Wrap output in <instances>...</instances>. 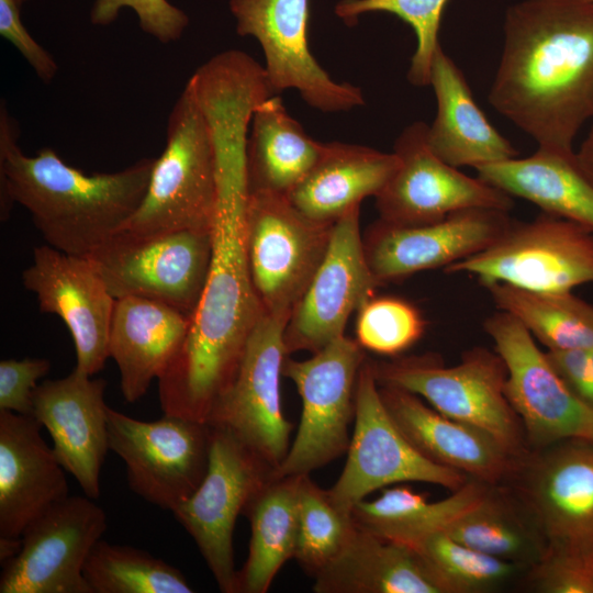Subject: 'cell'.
Wrapping results in <instances>:
<instances>
[{"mask_svg":"<svg viewBox=\"0 0 593 593\" xmlns=\"http://www.w3.org/2000/svg\"><path fill=\"white\" fill-rule=\"evenodd\" d=\"M217 201L206 282L177 355L158 379L164 414L206 423L232 382L246 342L264 314L246 247L249 197L246 144L215 145Z\"/></svg>","mask_w":593,"mask_h":593,"instance_id":"cell-1","label":"cell"},{"mask_svg":"<svg viewBox=\"0 0 593 593\" xmlns=\"http://www.w3.org/2000/svg\"><path fill=\"white\" fill-rule=\"evenodd\" d=\"M489 102L538 147L573 152L578 132L593 118V3L510 7Z\"/></svg>","mask_w":593,"mask_h":593,"instance_id":"cell-2","label":"cell"},{"mask_svg":"<svg viewBox=\"0 0 593 593\" xmlns=\"http://www.w3.org/2000/svg\"><path fill=\"white\" fill-rule=\"evenodd\" d=\"M19 130L1 102L0 216L25 208L46 244L69 255L89 257L122 231L136 212L155 158H142L115 172L86 174L52 148L25 155Z\"/></svg>","mask_w":593,"mask_h":593,"instance_id":"cell-3","label":"cell"},{"mask_svg":"<svg viewBox=\"0 0 593 593\" xmlns=\"http://www.w3.org/2000/svg\"><path fill=\"white\" fill-rule=\"evenodd\" d=\"M216 201L213 138L188 81L169 114L166 145L155 158L143 201L121 232L143 236L211 230Z\"/></svg>","mask_w":593,"mask_h":593,"instance_id":"cell-4","label":"cell"},{"mask_svg":"<svg viewBox=\"0 0 593 593\" xmlns=\"http://www.w3.org/2000/svg\"><path fill=\"white\" fill-rule=\"evenodd\" d=\"M371 367L379 385L418 395L443 415L486 432L519 458L528 452L521 419L505 395L506 367L495 350L471 348L447 367L430 356Z\"/></svg>","mask_w":593,"mask_h":593,"instance_id":"cell-5","label":"cell"},{"mask_svg":"<svg viewBox=\"0 0 593 593\" xmlns=\"http://www.w3.org/2000/svg\"><path fill=\"white\" fill-rule=\"evenodd\" d=\"M333 224L309 219L286 194L249 192L247 257L265 314L288 323L325 257Z\"/></svg>","mask_w":593,"mask_h":593,"instance_id":"cell-6","label":"cell"},{"mask_svg":"<svg viewBox=\"0 0 593 593\" xmlns=\"http://www.w3.org/2000/svg\"><path fill=\"white\" fill-rule=\"evenodd\" d=\"M211 230L120 232L87 258L114 299L154 300L191 320L209 273Z\"/></svg>","mask_w":593,"mask_h":593,"instance_id":"cell-7","label":"cell"},{"mask_svg":"<svg viewBox=\"0 0 593 593\" xmlns=\"http://www.w3.org/2000/svg\"><path fill=\"white\" fill-rule=\"evenodd\" d=\"M361 348L344 335L306 360H284L282 376L295 384L302 413L296 436L273 477L310 474L348 450L357 379L365 362Z\"/></svg>","mask_w":593,"mask_h":593,"instance_id":"cell-8","label":"cell"},{"mask_svg":"<svg viewBox=\"0 0 593 593\" xmlns=\"http://www.w3.org/2000/svg\"><path fill=\"white\" fill-rule=\"evenodd\" d=\"M444 270L474 275L482 286L570 292L593 282V231L542 212L529 222L514 220L492 245Z\"/></svg>","mask_w":593,"mask_h":593,"instance_id":"cell-9","label":"cell"},{"mask_svg":"<svg viewBox=\"0 0 593 593\" xmlns=\"http://www.w3.org/2000/svg\"><path fill=\"white\" fill-rule=\"evenodd\" d=\"M210 427L206 473L198 489L171 513L195 541L220 591L235 593V523L273 477L275 469L231 432Z\"/></svg>","mask_w":593,"mask_h":593,"instance_id":"cell-10","label":"cell"},{"mask_svg":"<svg viewBox=\"0 0 593 593\" xmlns=\"http://www.w3.org/2000/svg\"><path fill=\"white\" fill-rule=\"evenodd\" d=\"M348 457L336 483L328 490L344 512L373 491L396 483L425 482L450 492L469 479L460 471L423 456L390 416L380 394L371 362L362 363L355 393V425Z\"/></svg>","mask_w":593,"mask_h":593,"instance_id":"cell-11","label":"cell"},{"mask_svg":"<svg viewBox=\"0 0 593 593\" xmlns=\"http://www.w3.org/2000/svg\"><path fill=\"white\" fill-rule=\"evenodd\" d=\"M109 448L125 463L130 489L172 511L202 482L209 465L211 427L166 415L141 421L108 406Z\"/></svg>","mask_w":593,"mask_h":593,"instance_id":"cell-12","label":"cell"},{"mask_svg":"<svg viewBox=\"0 0 593 593\" xmlns=\"http://www.w3.org/2000/svg\"><path fill=\"white\" fill-rule=\"evenodd\" d=\"M506 367L505 395L534 449L583 438L593 440V407L567 385L529 331L497 311L483 322Z\"/></svg>","mask_w":593,"mask_h":593,"instance_id":"cell-13","label":"cell"},{"mask_svg":"<svg viewBox=\"0 0 593 593\" xmlns=\"http://www.w3.org/2000/svg\"><path fill=\"white\" fill-rule=\"evenodd\" d=\"M287 321L262 314L236 373L215 403L209 425L224 428L276 469L290 448L291 424L281 407Z\"/></svg>","mask_w":593,"mask_h":593,"instance_id":"cell-14","label":"cell"},{"mask_svg":"<svg viewBox=\"0 0 593 593\" xmlns=\"http://www.w3.org/2000/svg\"><path fill=\"white\" fill-rule=\"evenodd\" d=\"M242 36L261 46L275 93L295 89L311 108L345 112L365 104L359 87L338 82L317 63L307 43L309 0H231Z\"/></svg>","mask_w":593,"mask_h":593,"instance_id":"cell-15","label":"cell"},{"mask_svg":"<svg viewBox=\"0 0 593 593\" xmlns=\"http://www.w3.org/2000/svg\"><path fill=\"white\" fill-rule=\"evenodd\" d=\"M93 499L68 495L23 532L19 552L2 563L0 593H91L85 562L107 529Z\"/></svg>","mask_w":593,"mask_h":593,"instance_id":"cell-16","label":"cell"},{"mask_svg":"<svg viewBox=\"0 0 593 593\" xmlns=\"http://www.w3.org/2000/svg\"><path fill=\"white\" fill-rule=\"evenodd\" d=\"M427 126L414 122L394 143L399 167L376 197L381 221L419 225L467 209L512 210L513 197L437 157L427 144Z\"/></svg>","mask_w":593,"mask_h":593,"instance_id":"cell-17","label":"cell"},{"mask_svg":"<svg viewBox=\"0 0 593 593\" xmlns=\"http://www.w3.org/2000/svg\"><path fill=\"white\" fill-rule=\"evenodd\" d=\"M512 478L547 546L593 550V440L564 439L527 452Z\"/></svg>","mask_w":593,"mask_h":593,"instance_id":"cell-18","label":"cell"},{"mask_svg":"<svg viewBox=\"0 0 593 593\" xmlns=\"http://www.w3.org/2000/svg\"><path fill=\"white\" fill-rule=\"evenodd\" d=\"M379 286L366 258L356 205L334 222L325 257L288 320L287 354H314L344 336L349 316Z\"/></svg>","mask_w":593,"mask_h":593,"instance_id":"cell-19","label":"cell"},{"mask_svg":"<svg viewBox=\"0 0 593 593\" xmlns=\"http://www.w3.org/2000/svg\"><path fill=\"white\" fill-rule=\"evenodd\" d=\"M24 288L36 296L43 313L59 316L76 350L75 369L93 376L109 358V332L115 299L87 257L49 245L35 247L22 272Z\"/></svg>","mask_w":593,"mask_h":593,"instance_id":"cell-20","label":"cell"},{"mask_svg":"<svg viewBox=\"0 0 593 593\" xmlns=\"http://www.w3.org/2000/svg\"><path fill=\"white\" fill-rule=\"evenodd\" d=\"M513 221L507 211L484 208L461 210L419 225L380 220L363 242L365 254L381 286L473 256L492 245Z\"/></svg>","mask_w":593,"mask_h":593,"instance_id":"cell-21","label":"cell"},{"mask_svg":"<svg viewBox=\"0 0 593 593\" xmlns=\"http://www.w3.org/2000/svg\"><path fill=\"white\" fill-rule=\"evenodd\" d=\"M107 381L74 368L68 376L46 380L33 395V416L47 429L61 467L85 495H100V472L109 448Z\"/></svg>","mask_w":593,"mask_h":593,"instance_id":"cell-22","label":"cell"},{"mask_svg":"<svg viewBox=\"0 0 593 593\" xmlns=\"http://www.w3.org/2000/svg\"><path fill=\"white\" fill-rule=\"evenodd\" d=\"M34 416L0 411V541L25 528L69 494L65 469Z\"/></svg>","mask_w":593,"mask_h":593,"instance_id":"cell-23","label":"cell"},{"mask_svg":"<svg viewBox=\"0 0 593 593\" xmlns=\"http://www.w3.org/2000/svg\"><path fill=\"white\" fill-rule=\"evenodd\" d=\"M379 390L395 425L430 461L489 485L512 478L522 458L486 432L443 415L409 391L385 385Z\"/></svg>","mask_w":593,"mask_h":593,"instance_id":"cell-24","label":"cell"},{"mask_svg":"<svg viewBox=\"0 0 593 593\" xmlns=\"http://www.w3.org/2000/svg\"><path fill=\"white\" fill-rule=\"evenodd\" d=\"M189 324V317L164 303L137 296L115 299L108 349L127 402L144 396L152 381L165 372Z\"/></svg>","mask_w":593,"mask_h":593,"instance_id":"cell-25","label":"cell"},{"mask_svg":"<svg viewBox=\"0 0 593 593\" xmlns=\"http://www.w3.org/2000/svg\"><path fill=\"white\" fill-rule=\"evenodd\" d=\"M429 85L437 111L427 126L426 139L437 157L456 168L518 157L511 142L488 121L461 69L440 45L434 54Z\"/></svg>","mask_w":593,"mask_h":593,"instance_id":"cell-26","label":"cell"},{"mask_svg":"<svg viewBox=\"0 0 593 593\" xmlns=\"http://www.w3.org/2000/svg\"><path fill=\"white\" fill-rule=\"evenodd\" d=\"M399 164L394 152L343 142L324 143L316 164L287 197L309 219L334 223L365 198H376Z\"/></svg>","mask_w":593,"mask_h":593,"instance_id":"cell-27","label":"cell"},{"mask_svg":"<svg viewBox=\"0 0 593 593\" xmlns=\"http://www.w3.org/2000/svg\"><path fill=\"white\" fill-rule=\"evenodd\" d=\"M478 177L511 197L539 206L544 213L593 231V183L579 166L575 152L538 147L530 156L481 165Z\"/></svg>","mask_w":593,"mask_h":593,"instance_id":"cell-28","label":"cell"},{"mask_svg":"<svg viewBox=\"0 0 593 593\" xmlns=\"http://www.w3.org/2000/svg\"><path fill=\"white\" fill-rule=\"evenodd\" d=\"M314 579L316 593H445L414 549L358 527Z\"/></svg>","mask_w":593,"mask_h":593,"instance_id":"cell-29","label":"cell"},{"mask_svg":"<svg viewBox=\"0 0 593 593\" xmlns=\"http://www.w3.org/2000/svg\"><path fill=\"white\" fill-rule=\"evenodd\" d=\"M324 143L313 139L276 94L254 110L247 137L249 192L288 195L318 160Z\"/></svg>","mask_w":593,"mask_h":593,"instance_id":"cell-30","label":"cell"},{"mask_svg":"<svg viewBox=\"0 0 593 593\" xmlns=\"http://www.w3.org/2000/svg\"><path fill=\"white\" fill-rule=\"evenodd\" d=\"M299 477H272L245 507L251 534L235 593L267 592L284 562L294 557Z\"/></svg>","mask_w":593,"mask_h":593,"instance_id":"cell-31","label":"cell"},{"mask_svg":"<svg viewBox=\"0 0 593 593\" xmlns=\"http://www.w3.org/2000/svg\"><path fill=\"white\" fill-rule=\"evenodd\" d=\"M488 486L469 479L450 495L435 502L409 486H393L384 489L372 501L358 502L351 510V516L358 528L412 547L434 533L444 532L484 494Z\"/></svg>","mask_w":593,"mask_h":593,"instance_id":"cell-32","label":"cell"},{"mask_svg":"<svg viewBox=\"0 0 593 593\" xmlns=\"http://www.w3.org/2000/svg\"><path fill=\"white\" fill-rule=\"evenodd\" d=\"M485 555L532 568L547 544L537 524L516 497L489 485L484 494L444 530Z\"/></svg>","mask_w":593,"mask_h":593,"instance_id":"cell-33","label":"cell"},{"mask_svg":"<svg viewBox=\"0 0 593 593\" xmlns=\"http://www.w3.org/2000/svg\"><path fill=\"white\" fill-rule=\"evenodd\" d=\"M499 311L523 324L548 350L593 349V304L570 292L495 282L483 286Z\"/></svg>","mask_w":593,"mask_h":593,"instance_id":"cell-34","label":"cell"},{"mask_svg":"<svg viewBox=\"0 0 593 593\" xmlns=\"http://www.w3.org/2000/svg\"><path fill=\"white\" fill-rule=\"evenodd\" d=\"M83 577L91 593H192L183 573L149 552L103 539L91 549Z\"/></svg>","mask_w":593,"mask_h":593,"instance_id":"cell-35","label":"cell"},{"mask_svg":"<svg viewBox=\"0 0 593 593\" xmlns=\"http://www.w3.org/2000/svg\"><path fill=\"white\" fill-rule=\"evenodd\" d=\"M357 526L351 513L342 511L328 490L320 488L310 474L299 477L298 538L294 559L315 577L347 546Z\"/></svg>","mask_w":593,"mask_h":593,"instance_id":"cell-36","label":"cell"},{"mask_svg":"<svg viewBox=\"0 0 593 593\" xmlns=\"http://www.w3.org/2000/svg\"><path fill=\"white\" fill-rule=\"evenodd\" d=\"M445 593H483L508 582L522 567L485 555L450 537L434 533L411 547Z\"/></svg>","mask_w":593,"mask_h":593,"instance_id":"cell-37","label":"cell"},{"mask_svg":"<svg viewBox=\"0 0 593 593\" xmlns=\"http://www.w3.org/2000/svg\"><path fill=\"white\" fill-rule=\"evenodd\" d=\"M449 0H342L335 7L337 16L353 24L369 12H388L407 23L416 35V49L407 71L409 81L418 87L429 85L432 63L437 47L439 25Z\"/></svg>","mask_w":593,"mask_h":593,"instance_id":"cell-38","label":"cell"},{"mask_svg":"<svg viewBox=\"0 0 593 593\" xmlns=\"http://www.w3.org/2000/svg\"><path fill=\"white\" fill-rule=\"evenodd\" d=\"M426 321L419 310L395 296L371 298L358 310V344L380 355L394 356L414 345Z\"/></svg>","mask_w":593,"mask_h":593,"instance_id":"cell-39","label":"cell"},{"mask_svg":"<svg viewBox=\"0 0 593 593\" xmlns=\"http://www.w3.org/2000/svg\"><path fill=\"white\" fill-rule=\"evenodd\" d=\"M529 571L539 592L593 593V550L547 546Z\"/></svg>","mask_w":593,"mask_h":593,"instance_id":"cell-40","label":"cell"},{"mask_svg":"<svg viewBox=\"0 0 593 593\" xmlns=\"http://www.w3.org/2000/svg\"><path fill=\"white\" fill-rule=\"evenodd\" d=\"M123 8H131L142 30L161 43L179 40L189 23L187 14L167 0H96L90 20L96 25H108Z\"/></svg>","mask_w":593,"mask_h":593,"instance_id":"cell-41","label":"cell"},{"mask_svg":"<svg viewBox=\"0 0 593 593\" xmlns=\"http://www.w3.org/2000/svg\"><path fill=\"white\" fill-rule=\"evenodd\" d=\"M51 370L45 358L0 361V411L33 416V395L37 381Z\"/></svg>","mask_w":593,"mask_h":593,"instance_id":"cell-42","label":"cell"},{"mask_svg":"<svg viewBox=\"0 0 593 593\" xmlns=\"http://www.w3.org/2000/svg\"><path fill=\"white\" fill-rule=\"evenodd\" d=\"M0 34L24 57L44 82L56 76L58 66L53 56L27 32L20 18V5L15 0H0Z\"/></svg>","mask_w":593,"mask_h":593,"instance_id":"cell-43","label":"cell"},{"mask_svg":"<svg viewBox=\"0 0 593 593\" xmlns=\"http://www.w3.org/2000/svg\"><path fill=\"white\" fill-rule=\"evenodd\" d=\"M577 154L579 166L593 183V125Z\"/></svg>","mask_w":593,"mask_h":593,"instance_id":"cell-44","label":"cell"},{"mask_svg":"<svg viewBox=\"0 0 593 593\" xmlns=\"http://www.w3.org/2000/svg\"><path fill=\"white\" fill-rule=\"evenodd\" d=\"M18 4L21 7L26 0H15Z\"/></svg>","mask_w":593,"mask_h":593,"instance_id":"cell-45","label":"cell"},{"mask_svg":"<svg viewBox=\"0 0 593 593\" xmlns=\"http://www.w3.org/2000/svg\"><path fill=\"white\" fill-rule=\"evenodd\" d=\"M583 1H588V2H592V3H593V0H583Z\"/></svg>","mask_w":593,"mask_h":593,"instance_id":"cell-46","label":"cell"}]
</instances>
